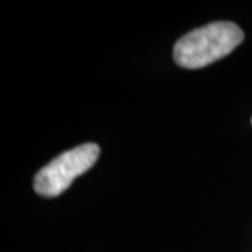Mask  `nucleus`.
I'll list each match as a JSON object with an SVG mask.
<instances>
[{"instance_id":"1","label":"nucleus","mask_w":252,"mask_h":252,"mask_svg":"<svg viewBox=\"0 0 252 252\" xmlns=\"http://www.w3.org/2000/svg\"><path fill=\"white\" fill-rule=\"evenodd\" d=\"M243 39V30L234 23H212L182 36L174 46V59L181 67L200 69L231 54Z\"/></svg>"},{"instance_id":"2","label":"nucleus","mask_w":252,"mask_h":252,"mask_svg":"<svg viewBox=\"0 0 252 252\" xmlns=\"http://www.w3.org/2000/svg\"><path fill=\"white\" fill-rule=\"evenodd\" d=\"M98 156L99 147L95 143L81 144L58 156L35 175V192L45 198L59 196L77 177L90 170Z\"/></svg>"}]
</instances>
